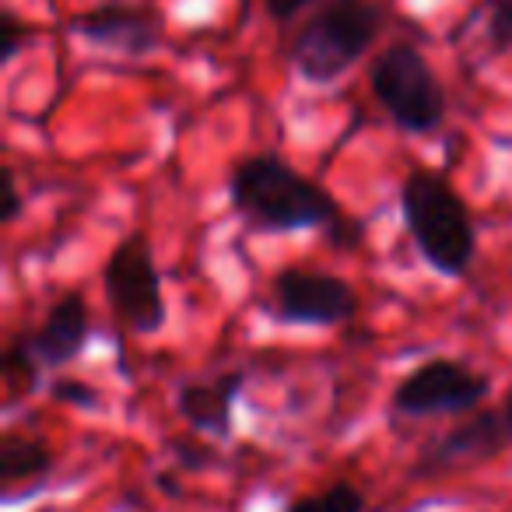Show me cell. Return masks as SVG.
Returning <instances> with one entry per match:
<instances>
[{"label": "cell", "instance_id": "6da1fadb", "mask_svg": "<svg viewBox=\"0 0 512 512\" xmlns=\"http://www.w3.org/2000/svg\"><path fill=\"white\" fill-rule=\"evenodd\" d=\"M232 211L246 221L249 232H327L337 249H358L365 225L341 211L334 197L316 179L302 176L292 162L274 151L246 155L228 172Z\"/></svg>", "mask_w": 512, "mask_h": 512}, {"label": "cell", "instance_id": "7a4b0ae2", "mask_svg": "<svg viewBox=\"0 0 512 512\" xmlns=\"http://www.w3.org/2000/svg\"><path fill=\"white\" fill-rule=\"evenodd\" d=\"M407 235L428 267L442 278H463L474 264L477 232L470 207L442 172L411 169L400 186Z\"/></svg>", "mask_w": 512, "mask_h": 512}, {"label": "cell", "instance_id": "3957f363", "mask_svg": "<svg viewBox=\"0 0 512 512\" xmlns=\"http://www.w3.org/2000/svg\"><path fill=\"white\" fill-rule=\"evenodd\" d=\"M383 29L386 11L379 0H323L295 32L288 57L302 81L327 88L372 50Z\"/></svg>", "mask_w": 512, "mask_h": 512}, {"label": "cell", "instance_id": "277c9868", "mask_svg": "<svg viewBox=\"0 0 512 512\" xmlns=\"http://www.w3.org/2000/svg\"><path fill=\"white\" fill-rule=\"evenodd\" d=\"M369 88L393 127L404 134H432L446 123V88L418 46H386L369 64Z\"/></svg>", "mask_w": 512, "mask_h": 512}, {"label": "cell", "instance_id": "5b68a950", "mask_svg": "<svg viewBox=\"0 0 512 512\" xmlns=\"http://www.w3.org/2000/svg\"><path fill=\"white\" fill-rule=\"evenodd\" d=\"M102 288H106V299L113 306V313L134 334L151 337L169 323L162 274H158L151 239L144 232L127 235L109 253L106 267H102Z\"/></svg>", "mask_w": 512, "mask_h": 512}, {"label": "cell", "instance_id": "8992f818", "mask_svg": "<svg viewBox=\"0 0 512 512\" xmlns=\"http://www.w3.org/2000/svg\"><path fill=\"white\" fill-rule=\"evenodd\" d=\"M491 393V379L460 358H428L411 369L390 393L397 418H460L481 411Z\"/></svg>", "mask_w": 512, "mask_h": 512}, {"label": "cell", "instance_id": "52a82bcc", "mask_svg": "<svg viewBox=\"0 0 512 512\" xmlns=\"http://www.w3.org/2000/svg\"><path fill=\"white\" fill-rule=\"evenodd\" d=\"M274 316L288 327H341L358 316V292L337 274L285 267L271 281Z\"/></svg>", "mask_w": 512, "mask_h": 512}, {"label": "cell", "instance_id": "ba28073f", "mask_svg": "<svg viewBox=\"0 0 512 512\" xmlns=\"http://www.w3.org/2000/svg\"><path fill=\"white\" fill-rule=\"evenodd\" d=\"M509 442L502 421V407H481V411L467 414L460 425L446 428L435 435L425 449H421L418 463L411 467V481H435V477L449 474V470L474 467V463L495 460Z\"/></svg>", "mask_w": 512, "mask_h": 512}, {"label": "cell", "instance_id": "9c48e42d", "mask_svg": "<svg viewBox=\"0 0 512 512\" xmlns=\"http://www.w3.org/2000/svg\"><path fill=\"white\" fill-rule=\"evenodd\" d=\"M74 36L102 50H113L120 57H148L162 46V18L141 4H102L88 15L74 18Z\"/></svg>", "mask_w": 512, "mask_h": 512}, {"label": "cell", "instance_id": "30bf717a", "mask_svg": "<svg viewBox=\"0 0 512 512\" xmlns=\"http://www.w3.org/2000/svg\"><path fill=\"white\" fill-rule=\"evenodd\" d=\"M88 341H92V313L81 292L60 295L50 306L46 320L39 323L32 334L18 337V348L39 365V369H64V365L78 362L85 355Z\"/></svg>", "mask_w": 512, "mask_h": 512}, {"label": "cell", "instance_id": "8fae6325", "mask_svg": "<svg viewBox=\"0 0 512 512\" xmlns=\"http://www.w3.org/2000/svg\"><path fill=\"white\" fill-rule=\"evenodd\" d=\"M246 386V372H218L214 379H190L179 386L176 411L193 432L228 439L235 432V400Z\"/></svg>", "mask_w": 512, "mask_h": 512}, {"label": "cell", "instance_id": "7c38bea8", "mask_svg": "<svg viewBox=\"0 0 512 512\" xmlns=\"http://www.w3.org/2000/svg\"><path fill=\"white\" fill-rule=\"evenodd\" d=\"M53 463H57V456H53V449L43 439L8 428L4 442H0V481L8 488L4 498L15 495L18 484H25L22 498H29L32 495L29 481H46L53 474Z\"/></svg>", "mask_w": 512, "mask_h": 512}, {"label": "cell", "instance_id": "4fadbf2b", "mask_svg": "<svg viewBox=\"0 0 512 512\" xmlns=\"http://www.w3.org/2000/svg\"><path fill=\"white\" fill-rule=\"evenodd\" d=\"M285 512H365V495L351 481H334L316 495H299Z\"/></svg>", "mask_w": 512, "mask_h": 512}, {"label": "cell", "instance_id": "5bb4252c", "mask_svg": "<svg viewBox=\"0 0 512 512\" xmlns=\"http://www.w3.org/2000/svg\"><path fill=\"white\" fill-rule=\"evenodd\" d=\"M484 36H488L491 53H512V0H491Z\"/></svg>", "mask_w": 512, "mask_h": 512}, {"label": "cell", "instance_id": "9a60e30c", "mask_svg": "<svg viewBox=\"0 0 512 512\" xmlns=\"http://www.w3.org/2000/svg\"><path fill=\"white\" fill-rule=\"evenodd\" d=\"M50 400H57V404H71V407H88V411H99L102 407L99 390L88 386V383H81V379H53Z\"/></svg>", "mask_w": 512, "mask_h": 512}, {"label": "cell", "instance_id": "2e32d148", "mask_svg": "<svg viewBox=\"0 0 512 512\" xmlns=\"http://www.w3.org/2000/svg\"><path fill=\"white\" fill-rule=\"evenodd\" d=\"M29 43V29L15 11H4L0 18V64H11V60L22 53V46Z\"/></svg>", "mask_w": 512, "mask_h": 512}, {"label": "cell", "instance_id": "e0dca14e", "mask_svg": "<svg viewBox=\"0 0 512 512\" xmlns=\"http://www.w3.org/2000/svg\"><path fill=\"white\" fill-rule=\"evenodd\" d=\"M22 211H25V197H22V190H18V179H15V172H4V214H0V221L4 225H15L18 218H22Z\"/></svg>", "mask_w": 512, "mask_h": 512}, {"label": "cell", "instance_id": "ac0fdd59", "mask_svg": "<svg viewBox=\"0 0 512 512\" xmlns=\"http://www.w3.org/2000/svg\"><path fill=\"white\" fill-rule=\"evenodd\" d=\"M320 0H267V11H271L274 22H295L299 15H306L309 8H316Z\"/></svg>", "mask_w": 512, "mask_h": 512}, {"label": "cell", "instance_id": "d6986e66", "mask_svg": "<svg viewBox=\"0 0 512 512\" xmlns=\"http://www.w3.org/2000/svg\"><path fill=\"white\" fill-rule=\"evenodd\" d=\"M502 421H505V432H509V442H512V390H509V397H505V404H502Z\"/></svg>", "mask_w": 512, "mask_h": 512}]
</instances>
